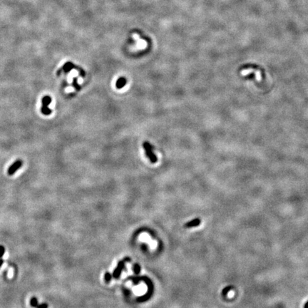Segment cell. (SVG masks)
<instances>
[{"label":"cell","mask_w":308,"mask_h":308,"mask_svg":"<svg viewBox=\"0 0 308 308\" xmlns=\"http://www.w3.org/2000/svg\"><path fill=\"white\" fill-rule=\"evenodd\" d=\"M143 147L145 150V153H146V156L148 157V158L149 159V161L153 163L157 162V156L155 155V153H153V148L151 145L150 144L149 142L148 141H145L143 143Z\"/></svg>","instance_id":"1"},{"label":"cell","mask_w":308,"mask_h":308,"mask_svg":"<svg viewBox=\"0 0 308 308\" xmlns=\"http://www.w3.org/2000/svg\"><path fill=\"white\" fill-rule=\"evenodd\" d=\"M52 103V98L49 96H44L42 99V106H41V111L44 115L49 116L51 114L52 111L49 108V105Z\"/></svg>","instance_id":"2"},{"label":"cell","mask_w":308,"mask_h":308,"mask_svg":"<svg viewBox=\"0 0 308 308\" xmlns=\"http://www.w3.org/2000/svg\"><path fill=\"white\" fill-rule=\"evenodd\" d=\"M22 161L21 160H18V161H15L11 166H10L9 169L8 174L10 175V176H11V175H13L14 173H15L16 171H17V170H19L21 167H22Z\"/></svg>","instance_id":"3"},{"label":"cell","mask_w":308,"mask_h":308,"mask_svg":"<svg viewBox=\"0 0 308 308\" xmlns=\"http://www.w3.org/2000/svg\"><path fill=\"white\" fill-rule=\"evenodd\" d=\"M125 259H124L123 261H121L118 262V267H117V268L114 271H113V277H114L115 278H118L119 277L120 275H121V272L122 270H123L124 268V264H125Z\"/></svg>","instance_id":"4"},{"label":"cell","mask_w":308,"mask_h":308,"mask_svg":"<svg viewBox=\"0 0 308 308\" xmlns=\"http://www.w3.org/2000/svg\"><path fill=\"white\" fill-rule=\"evenodd\" d=\"M201 223V220L200 218H195V219L190 220V221L188 222L185 224L184 227H187V228H190V227H197L198 225H200Z\"/></svg>","instance_id":"5"},{"label":"cell","mask_w":308,"mask_h":308,"mask_svg":"<svg viewBox=\"0 0 308 308\" xmlns=\"http://www.w3.org/2000/svg\"><path fill=\"white\" fill-rule=\"evenodd\" d=\"M30 304H31V306H32V307H36V308H47L48 307V305H47L46 304H38L37 299H36V297H33V298H31V300L30 301Z\"/></svg>","instance_id":"6"},{"label":"cell","mask_w":308,"mask_h":308,"mask_svg":"<svg viewBox=\"0 0 308 308\" xmlns=\"http://www.w3.org/2000/svg\"><path fill=\"white\" fill-rule=\"evenodd\" d=\"M126 83V78H124V77H120V78L117 80L116 83V86L117 89H122L125 86Z\"/></svg>","instance_id":"7"},{"label":"cell","mask_w":308,"mask_h":308,"mask_svg":"<svg viewBox=\"0 0 308 308\" xmlns=\"http://www.w3.org/2000/svg\"><path fill=\"white\" fill-rule=\"evenodd\" d=\"M233 289H234V288L232 286H231V285H230V286L225 287V288H224L223 290H222V295H223V297H226L229 292L231 291L232 290H233Z\"/></svg>","instance_id":"8"},{"label":"cell","mask_w":308,"mask_h":308,"mask_svg":"<svg viewBox=\"0 0 308 308\" xmlns=\"http://www.w3.org/2000/svg\"><path fill=\"white\" fill-rule=\"evenodd\" d=\"M73 68V66L72 65V64H71V63H69V64H66L64 66L63 69H64V71H65V72H69V71H71Z\"/></svg>","instance_id":"9"},{"label":"cell","mask_w":308,"mask_h":308,"mask_svg":"<svg viewBox=\"0 0 308 308\" xmlns=\"http://www.w3.org/2000/svg\"><path fill=\"white\" fill-rule=\"evenodd\" d=\"M134 270L135 273H136V275L139 274L140 271H141V267H140V265H139V264H135L134 267Z\"/></svg>","instance_id":"10"},{"label":"cell","mask_w":308,"mask_h":308,"mask_svg":"<svg viewBox=\"0 0 308 308\" xmlns=\"http://www.w3.org/2000/svg\"><path fill=\"white\" fill-rule=\"evenodd\" d=\"M105 280H106V281L107 282V283H108V282H110V280H111V274L109 273V272H106V274H105Z\"/></svg>","instance_id":"11"},{"label":"cell","mask_w":308,"mask_h":308,"mask_svg":"<svg viewBox=\"0 0 308 308\" xmlns=\"http://www.w3.org/2000/svg\"><path fill=\"white\" fill-rule=\"evenodd\" d=\"M4 252H5V249H4V247L0 246V258H2V256H3V255H4Z\"/></svg>","instance_id":"12"},{"label":"cell","mask_w":308,"mask_h":308,"mask_svg":"<svg viewBox=\"0 0 308 308\" xmlns=\"http://www.w3.org/2000/svg\"><path fill=\"white\" fill-rule=\"evenodd\" d=\"M78 85L77 84V79H76V78H73V86H74L76 89H79V87H78Z\"/></svg>","instance_id":"13"},{"label":"cell","mask_w":308,"mask_h":308,"mask_svg":"<svg viewBox=\"0 0 308 308\" xmlns=\"http://www.w3.org/2000/svg\"><path fill=\"white\" fill-rule=\"evenodd\" d=\"M3 262H4V260H3L1 258H0V267H1V266L2 265Z\"/></svg>","instance_id":"14"},{"label":"cell","mask_w":308,"mask_h":308,"mask_svg":"<svg viewBox=\"0 0 308 308\" xmlns=\"http://www.w3.org/2000/svg\"><path fill=\"white\" fill-rule=\"evenodd\" d=\"M304 308H308V301H307V302H306V303L304 304Z\"/></svg>","instance_id":"15"}]
</instances>
